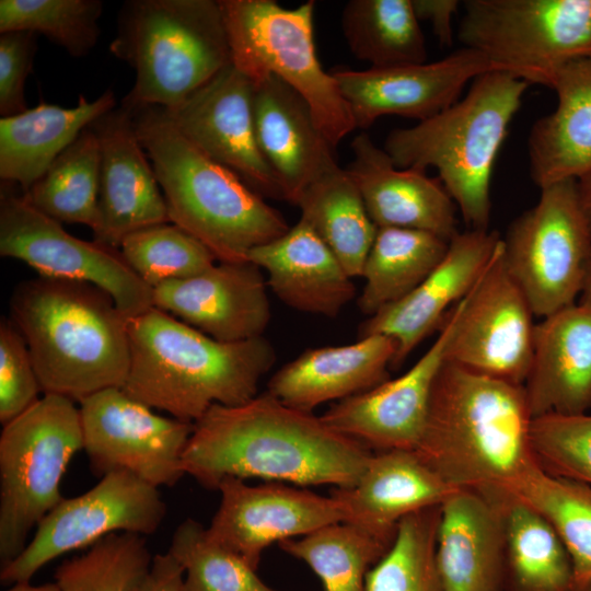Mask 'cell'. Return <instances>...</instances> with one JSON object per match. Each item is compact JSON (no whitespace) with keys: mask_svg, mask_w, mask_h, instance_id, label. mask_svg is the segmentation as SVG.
<instances>
[{"mask_svg":"<svg viewBox=\"0 0 591 591\" xmlns=\"http://www.w3.org/2000/svg\"><path fill=\"white\" fill-rule=\"evenodd\" d=\"M372 453L321 416L265 392L241 405H212L194 422L182 464L207 489H218L228 477L348 488Z\"/></svg>","mask_w":591,"mask_h":591,"instance_id":"cell-1","label":"cell"},{"mask_svg":"<svg viewBox=\"0 0 591 591\" xmlns=\"http://www.w3.org/2000/svg\"><path fill=\"white\" fill-rule=\"evenodd\" d=\"M532 420L523 385L445 360L415 452L452 487L503 495L538 465Z\"/></svg>","mask_w":591,"mask_h":591,"instance_id":"cell-2","label":"cell"},{"mask_svg":"<svg viewBox=\"0 0 591 591\" xmlns=\"http://www.w3.org/2000/svg\"><path fill=\"white\" fill-rule=\"evenodd\" d=\"M130 364L123 390L132 398L196 422L215 404L255 397L276 352L263 336L223 343L154 306L128 318Z\"/></svg>","mask_w":591,"mask_h":591,"instance_id":"cell-3","label":"cell"},{"mask_svg":"<svg viewBox=\"0 0 591 591\" xmlns=\"http://www.w3.org/2000/svg\"><path fill=\"white\" fill-rule=\"evenodd\" d=\"M10 315L44 394L80 403L123 389L130 364L128 317L102 289L39 276L15 287Z\"/></svg>","mask_w":591,"mask_h":591,"instance_id":"cell-4","label":"cell"},{"mask_svg":"<svg viewBox=\"0 0 591 591\" xmlns=\"http://www.w3.org/2000/svg\"><path fill=\"white\" fill-rule=\"evenodd\" d=\"M137 136L151 161L170 222L204 245L218 262L248 260V253L289 230L230 169L190 143L161 107L132 108Z\"/></svg>","mask_w":591,"mask_h":591,"instance_id":"cell-5","label":"cell"},{"mask_svg":"<svg viewBox=\"0 0 591 591\" xmlns=\"http://www.w3.org/2000/svg\"><path fill=\"white\" fill-rule=\"evenodd\" d=\"M529 85L510 72H485L462 100L392 130L384 150L399 169L434 167L467 228L489 230L494 164Z\"/></svg>","mask_w":591,"mask_h":591,"instance_id":"cell-6","label":"cell"},{"mask_svg":"<svg viewBox=\"0 0 591 591\" xmlns=\"http://www.w3.org/2000/svg\"><path fill=\"white\" fill-rule=\"evenodd\" d=\"M109 50L136 79L123 103L173 108L232 63L220 1L124 3Z\"/></svg>","mask_w":591,"mask_h":591,"instance_id":"cell-7","label":"cell"},{"mask_svg":"<svg viewBox=\"0 0 591 591\" xmlns=\"http://www.w3.org/2000/svg\"><path fill=\"white\" fill-rule=\"evenodd\" d=\"M232 63L253 83L275 76L299 93L331 146L356 125L314 44V1L285 9L274 0H219Z\"/></svg>","mask_w":591,"mask_h":591,"instance_id":"cell-8","label":"cell"},{"mask_svg":"<svg viewBox=\"0 0 591 591\" xmlns=\"http://www.w3.org/2000/svg\"><path fill=\"white\" fill-rule=\"evenodd\" d=\"M83 449L80 409L44 394L3 425L0 436V563L15 559L31 530L62 499L60 483Z\"/></svg>","mask_w":591,"mask_h":591,"instance_id":"cell-9","label":"cell"},{"mask_svg":"<svg viewBox=\"0 0 591 591\" xmlns=\"http://www.w3.org/2000/svg\"><path fill=\"white\" fill-rule=\"evenodd\" d=\"M457 37L464 47L526 82L591 59V0H465Z\"/></svg>","mask_w":591,"mask_h":591,"instance_id":"cell-10","label":"cell"},{"mask_svg":"<svg viewBox=\"0 0 591 591\" xmlns=\"http://www.w3.org/2000/svg\"><path fill=\"white\" fill-rule=\"evenodd\" d=\"M502 252L534 316L578 302L591 260V229L577 181L541 188L535 206L509 227Z\"/></svg>","mask_w":591,"mask_h":591,"instance_id":"cell-11","label":"cell"},{"mask_svg":"<svg viewBox=\"0 0 591 591\" xmlns=\"http://www.w3.org/2000/svg\"><path fill=\"white\" fill-rule=\"evenodd\" d=\"M12 186L1 182V256L26 263L42 277L93 285L108 293L128 318L153 306V289L132 270L119 248L73 236Z\"/></svg>","mask_w":591,"mask_h":591,"instance_id":"cell-12","label":"cell"},{"mask_svg":"<svg viewBox=\"0 0 591 591\" xmlns=\"http://www.w3.org/2000/svg\"><path fill=\"white\" fill-rule=\"evenodd\" d=\"M166 505L159 488L124 471L111 472L84 494L63 498L37 524L24 551L1 567L2 583L30 582L47 563L90 547L112 533L153 534Z\"/></svg>","mask_w":591,"mask_h":591,"instance_id":"cell-13","label":"cell"},{"mask_svg":"<svg viewBox=\"0 0 591 591\" xmlns=\"http://www.w3.org/2000/svg\"><path fill=\"white\" fill-rule=\"evenodd\" d=\"M83 450L102 477L128 472L160 488L184 475L183 454L194 424L155 414L121 387L99 391L80 403Z\"/></svg>","mask_w":591,"mask_h":591,"instance_id":"cell-14","label":"cell"},{"mask_svg":"<svg viewBox=\"0 0 591 591\" xmlns=\"http://www.w3.org/2000/svg\"><path fill=\"white\" fill-rule=\"evenodd\" d=\"M457 309L445 360L523 385L533 355L534 314L506 265L502 239Z\"/></svg>","mask_w":591,"mask_h":591,"instance_id":"cell-15","label":"cell"},{"mask_svg":"<svg viewBox=\"0 0 591 591\" xmlns=\"http://www.w3.org/2000/svg\"><path fill=\"white\" fill-rule=\"evenodd\" d=\"M163 111L190 143L234 172L254 192L283 199L257 142L254 83L233 63L181 104Z\"/></svg>","mask_w":591,"mask_h":591,"instance_id":"cell-16","label":"cell"},{"mask_svg":"<svg viewBox=\"0 0 591 591\" xmlns=\"http://www.w3.org/2000/svg\"><path fill=\"white\" fill-rule=\"evenodd\" d=\"M502 71L480 53L463 47L433 62L331 73L347 102L356 128H369L378 118L398 115L426 120L459 101L467 82Z\"/></svg>","mask_w":591,"mask_h":591,"instance_id":"cell-17","label":"cell"},{"mask_svg":"<svg viewBox=\"0 0 591 591\" xmlns=\"http://www.w3.org/2000/svg\"><path fill=\"white\" fill-rule=\"evenodd\" d=\"M217 490L221 500L208 533L255 570L271 544L344 522L341 508L331 495L321 496L283 483L252 486L244 479L228 477Z\"/></svg>","mask_w":591,"mask_h":591,"instance_id":"cell-18","label":"cell"},{"mask_svg":"<svg viewBox=\"0 0 591 591\" xmlns=\"http://www.w3.org/2000/svg\"><path fill=\"white\" fill-rule=\"evenodd\" d=\"M457 311L456 303L445 314L432 345L410 369L333 404L321 416L323 421L371 450L415 451L424 433L431 391L445 361Z\"/></svg>","mask_w":591,"mask_h":591,"instance_id":"cell-19","label":"cell"},{"mask_svg":"<svg viewBox=\"0 0 591 591\" xmlns=\"http://www.w3.org/2000/svg\"><path fill=\"white\" fill-rule=\"evenodd\" d=\"M100 142V188L94 240L119 248L129 234L170 222L150 159L137 136L134 111L123 103L92 124Z\"/></svg>","mask_w":591,"mask_h":591,"instance_id":"cell-20","label":"cell"},{"mask_svg":"<svg viewBox=\"0 0 591 591\" xmlns=\"http://www.w3.org/2000/svg\"><path fill=\"white\" fill-rule=\"evenodd\" d=\"M267 281L250 260L218 262L153 288V306L223 343L263 336L270 321Z\"/></svg>","mask_w":591,"mask_h":591,"instance_id":"cell-21","label":"cell"},{"mask_svg":"<svg viewBox=\"0 0 591 591\" xmlns=\"http://www.w3.org/2000/svg\"><path fill=\"white\" fill-rule=\"evenodd\" d=\"M500 240L496 231L459 232L431 274L406 296L369 316L360 325L358 337L381 334L393 338L397 352L392 368H398L471 291Z\"/></svg>","mask_w":591,"mask_h":591,"instance_id":"cell-22","label":"cell"},{"mask_svg":"<svg viewBox=\"0 0 591 591\" xmlns=\"http://www.w3.org/2000/svg\"><path fill=\"white\" fill-rule=\"evenodd\" d=\"M347 172L376 228H403L450 241L457 230L456 206L441 181L425 172L397 167L367 134L351 141Z\"/></svg>","mask_w":591,"mask_h":591,"instance_id":"cell-23","label":"cell"},{"mask_svg":"<svg viewBox=\"0 0 591 591\" xmlns=\"http://www.w3.org/2000/svg\"><path fill=\"white\" fill-rule=\"evenodd\" d=\"M437 565L444 591L506 588V529L499 500L459 488L440 506Z\"/></svg>","mask_w":591,"mask_h":591,"instance_id":"cell-24","label":"cell"},{"mask_svg":"<svg viewBox=\"0 0 591 591\" xmlns=\"http://www.w3.org/2000/svg\"><path fill=\"white\" fill-rule=\"evenodd\" d=\"M459 488L447 484L415 451L372 453L359 480L331 491L349 523L392 545L399 521L440 506Z\"/></svg>","mask_w":591,"mask_h":591,"instance_id":"cell-25","label":"cell"},{"mask_svg":"<svg viewBox=\"0 0 591 591\" xmlns=\"http://www.w3.org/2000/svg\"><path fill=\"white\" fill-rule=\"evenodd\" d=\"M254 119L259 149L283 199L297 205L309 185L337 165L334 148L308 103L275 76L254 83Z\"/></svg>","mask_w":591,"mask_h":591,"instance_id":"cell-26","label":"cell"},{"mask_svg":"<svg viewBox=\"0 0 591 591\" xmlns=\"http://www.w3.org/2000/svg\"><path fill=\"white\" fill-rule=\"evenodd\" d=\"M533 418L591 409V309L576 302L535 324L523 384Z\"/></svg>","mask_w":591,"mask_h":591,"instance_id":"cell-27","label":"cell"},{"mask_svg":"<svg viewBox=\"0 0 591 591\" xmlns=\"http://www.w3.org/2000/svg\"><path fill=\"white\" fill-rule=\"evenodd\" d=\"M396 352V341L381 334L348 345L311 348L275 372L266 392L289 407L312 413L321 404L387 381Z\"/></svg>","mask_w":591,"mask_h":591,"instance_id":"cell-28","label":"cell"},{"mask_svg":"<svg viewBox=\"0 0 591 591\" xmlns=\"http://www.w3.org/2000/svg\"><path fill=\"white\" fill-rule=\"evenodd\" d=\"M247 259L267 274V285L300 312L337 316L355 298L352 278L303 220L276 240L253 248Z\"/></svg>","mask_w":591,"mask_h":591,"instance_id":"cell-29","label":"cell"},{"mask_svg":"<svg viewBox=\"0 0 591 591\" xmlns=\"http://www.w3.org/2000/svg\"><path fill=\"white\" fill-rule=\"evenodd\" d=\"M556 108L530 131V174L540 187L579 179L591 170V59L572 60L553 76Z\"/></svg>","mask_w":591,"mask_h":591,"instance_id":"cell-30","label":"cell"},{"mask_svg":"<svg viewBox=\"0 0 591 591\" xmlns=\"http://www.w3.org/2000/svg\"><path fill=\"white\" fill-rule=\"evenodd\" d=\"M117 107L112 90L93 101L80 95L73 107L42 102L0 119V178L26 192L95 120Z\"/></svg>","mask_w":591,"mask_h":591,"instance_id":"cell-31","label":"cell"},{"mask_svg":"<svg viewBox=\"0 0 591 591\" xmlns=\"http://www.w3.org/2000/svg\"><path fill=\"white\" fill-rule=\"evenodd\" d=\"M300 219L306 222L336 256L346 273L361 277L376 225L371 220L354 179L338 164L325 172L300 196Z\"/></svg>","mask_w":591,"mask_h":591,"instance_id":"cell-32","label":"cell"},{"mask_svg":"<svg viewBox=\"0 0 591 591\" xmlns=\"http://www.w3.org/2000/svg\"><path fill=\"white\" fill-rule=\"evenodd\" d=\"M488 497L503 510L509 591H575L570 556L551 523L514 497Z\"/></svg>","mask_w":591,"mask_h":591,"instance_id":"cell-33","label":"cell"},{"mask_svg":"<svg viewBox=\"0 0 591 591\" xmlns=\"http://www.w3.org/2000/svg\"><path fill=\"white\" fill-rule=\"evenodd\" d=\"M448 246L426 231L378 228L361 275V312L371 316L410 292L440 264Z\"/></svg>","mask_w":591,"mask_h":591,"instance_id":"cell-34","label":"cell"},{"mask_svg":"<svg viewBox=\"0 0 591 591\" xmlns=\"http://www.w3.org/2000/svg\"><path fill=\"white\" fill-rule=\"evenodd\" d=\"M341 27L352 55L371 68L425 63L427 47L412 0H350Z\"/></svg>","mask_w":591,"mask_h":591,"instance_id":"cell-35","label":"cell"},{"mask_svg":"<svg viewBox=\"0 0 591 591\" xmlns=\"http://www.w3.org/2000/svg\"><path fill=\"white\" fill-rule=\"evenodd\" d=\"M503 495L526 503L551 523L570 556L575 591H586L591 583V485L536 465Z\"/></svg>","mask_w":591,"mask_h":591,"instance_id":"cell-36","label":"cell"},{"mask_svg":"<svg viewBox=\"0 0 591 591\" xmlns=\"http://www.w3.org/2000/svg\"><path fill=\"white\" fill-rule=\"evenodd\" d=\"M100 142L91 126L54 161L25 199L46 216L93 230L97 221Z\"/></svg>","mask_w":591,"mask_h":591,"instance_id":"cell-37","label":"cell"},{"mask_svg":"<svg viewBox=\"0 0 591 591\" xmlns=\"http://www.w3.org/2000/svg\"><path fill=\"white\" fill-rule=\"evenodd\" d=\"M278 544L285 553L310 566L324 591H366L369 570L391 547L346 522Z\"/></svg>","mask_w":591,"mask_h":591,"instance_id":"cell-38","label":"cell"},{"mask_svg":"<svg viewBox=\"0 0 591 591\" xmlns=\"http://www.w3.org/2000/svg\"><path fill=\"white\" fill-rule=\"evenodd\" d=\"M440 506L399 521L391 547L367 575L366 591H444L436 557Z\"/></svg>","mask_w":591,"mask_h":591,"instance_id":"cell-39","label":"cell"},{"mask_svg":"<svg viewBox=\"0 0 591 591\" xmlns=\"http://www.w3.org/2000/svg\"><path fill=\"white\" fill-rule=\"evenodd\" d=\"M152 558L142 535L112 533L62 561L55 582L60 591H137Z\"/></svg>","mask_w":591,"mask_h":591,"instance_id":"cell-40","label":"cell"},{"mask_svg":"<svg viewBox=\"0 0 591 591\" xmlns=\"http://www.w3.org/2000/svg\"><path fill=\"white\" fill-rule=\"evenodd\" d=\"M101 0H1L0 33L42 34L76 58L95 47L101 30Z\"/></svg>","mask_w":591,"mask_h":591,"instance_id":"cell-41","label":"cell"},{"mask_svg":"<svg viewBox=\"0 0 591 591\" xmlns=\"http://www.w3.org/2000/svg\"><path fill=\"white\" fill-rule=\"evenodd\" d=\"M169 553L183 566V591H276L241 556L187 518L172 536Z\"/></svg>","mask_w":591,"mask_h":591,"instance_id":"cell-42","label":"cell"},{"mask_svg":"<svg viewBox=\"0 0 591 591\" xmlns=\"http://www.w3.org/2000/svg\"><path fill=\"white\" fill-rule=\"evenodd\" d=\"M119 250L132 270L152 289L195 276L218 262L206 245L172 222L129 234Z\"/></svg>","mask_w":591,"mask_h":591,"instance_id":"cell-43","label":"cell"},{"mask_svg":"<svg viewBox=\"0 0 591 591\" xmlns=\"http://www.w3.org/2000/svg\"><path fill=\"white\" fill-rule=\"evenodd\" d=\"M531 447L546 473L591 485V413L533 418Z\"/></svg>","mask_w":591,"mask_h":591,"instance_id":"cell-44","label":"cell"},{"mask_svg":"<svg viewBox=\"0 0 591 591\" xmlns=\"http://www.w3.org/2000/svg\"><path fill=\"white\" fill-rule=\"evenodd\" d=\"M43 392L27 345L9 320L0 322V422L11 421Z\"/></svg>","mask_w":591,"mask_h":591,"instance_id":"cell-45","label":"cell"},{"mask_svg":"<svg viewBox=\"0 0 591 591\" xmlns=\"http://www.w3.org/2000/svg\"><path fill=\"white\" fill-rule=\"evenodd\" d=\"M37 34L12 31L0 35V114L9 117L27 109L25 81L33 68Z\"/></svg>","mask_w":591,"mask_h":591,"instance_id":"cell-46","label":"cell"},{"mask_svg":"<svg viewBox=\"0 0 591 591\" xmlns=\"http://www.w3.org/2000/svg\"><path fill=\"white\" fill-rule=\"evenodd\" d=\"M460 3L457 0H412L417 19L430 22L442 46H450L453 42L452 18Z\"/></svg>","mask_w":591,"mask_h":591,"instance_id":"cell-47","label":"cell"},{"mask_svg":"<svg viewBox=\"0 0 591 591\" xmlns=\"http://www.w3.org/2000/svg\"><path fill=\"white\" fill-rule=\"evenodd\" d=\"M184 568L167 552L152 558L150 569L137 591H183Z\"/></svg>","mask_w":591,"mask_h":591,"instance_id":"cell-48","label":"cell"},{"mask_svg":"<svg viewBox=\"0 0 591 591\" xmlns=\"http://www.w3.org/2000/svg\"><path fill=\"white\" fill-rule=\"evenodd\" d=\"M577 189L582 210L591 229V170L577 179Z\"/></svg>","mask_w":591,"mask_h":591,"instance_id":"cell-49","label":"cell"},{"mask_svg":"<svg viewBox=\"0 0 591 591\" xmlns=\"http://www.w3.org/2000/svg\"><path fill=\"white\" fill-rule=\"evenodd\" d=\"M5 591H60L56 582L40 586H32L30 582L14 583Z\"/></svg>","mask_w":591,"mask_h":591,"instance_id":"cell-50","label":"cell"},{"mask_svg":"<svg viewBox=\"0 0 591 591\" xmlns=\"http://www.w3.org/2000/svg\"><path fill=\"white\" fill-rule=\"evenodd\" d=\"M578 302L591 309V260Z\"/></svg>","mask_w":591,"mask_h":591,"instance_id":"cell-51","label":"cell"},{"mask_svg":"<svg viewBox=\"0 0 591 591\" xmlns=\"http://www.w3.org/2000/svg\"><path fill=\"white\" fill-rule=\"evenodd\" d=\"M586 591H591V583L588 586Z\"/></svg>","mask_w":591,"mask_h":591,"instance_id":"cell-52","label":"cell"}]
</instances>
